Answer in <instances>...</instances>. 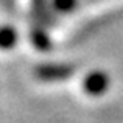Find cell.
Listing matches in <instances>:
<instances>
[{"label": "cell", "mask_w": 123, "mask_h": 123, "mask_svg": "<svg viewBox=\"0 0 123 123\" xmlns=\"http://www.w3.org/2000/svg\"><path fill=\"white\" fill-rule=\"evenodd\" d=\"M30 36H31V43H33V46L36 48V49H39V51H48V49H51V46H53L51 38L48 36V33L41 28V26H35V28H31Z\"/></svg>", "instance_id": "cell-3"}, {"label": "cell", "mask_w": 123, "mask_h": 123, "mask_svg": "<svg viewBox=\"0 0 123 123\" xmlns=\"http://www.w3.org/2000/svg\"><path fill=\"white\" fill-rule=\"evenodd\" d=\"M77 7V0H53V8L59 13L72 12Z\"/></svg>", "instance_id": "cell-6"}, {"label": "cell", "mask_w": 123, "mask_h": 123, "mask_svg": "<svg viewBox=\"0 0 123 123\" xmlns=\"http://www.w3.org/2000/svg\"><path fill=\"white\" fill-rule=\"evenodd\" d=\"M74 74L72 64H61V62H49V64H39L35 67V76L43 82H57L64 80Z\"/></svg>", "instance_id": "cell-1"}, {"label": "cell", "mask_w": 123, "mask_h": 123, "mask_svg": "<svg viewBox=\"0 0 123 123\" xmlns=\"http://www.w3.org/2000/svg\"><path fill=\"white\" fill-rule=\"evenodd\" d=\"M108 85H110V79L102 71H94V72L87 74L84 82H82L85 94L90 97H100L102 94L107 92Z\"/></svg>", "instance_id": "cell-2"}, {"label": "cell", "mask_w": 123, "mask_h": 123, "mask_svg": "<svg viewBox=\"0 0 123 123\" xmlns=\"http://www.w3.org/2000/svg\"><path fill=\"white\" fill-rule=\"evenodd\" d=\"M17 31L12 26H2L0 28V48L2 49H10L17 44Z\"/></svg>", "instance_id": "cell-5"}, {"label": "cell", "mask_w": 123, "mask_h": 123, "mask_svg": "<svg viewBox=\"0 0 123 123\" xmlns=\"http://www.w3.org/2000/svg\"><path fill=\"white\" fill-rule=\"evenodd\" d=\"M33 13L41 21V25H51L53 23L48 0H33Z\"/></svg>", "instance_id": "cell-4"}]
</instances>
